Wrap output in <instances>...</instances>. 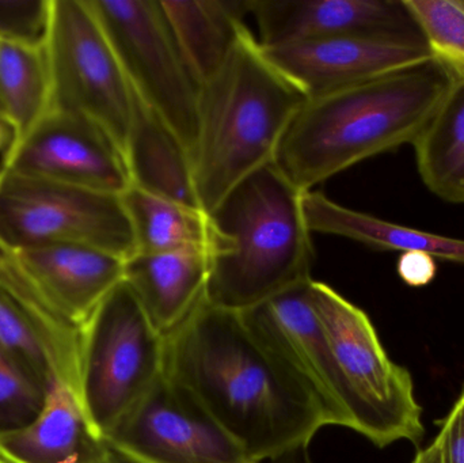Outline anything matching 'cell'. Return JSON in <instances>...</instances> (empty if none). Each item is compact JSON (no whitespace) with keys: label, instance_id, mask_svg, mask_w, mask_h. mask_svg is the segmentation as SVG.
I'll use <instances>...</instances> for the list:
<instances>
[{"label":"cell","instance_id":"1","mask_svg":"<svg viewBox=\"0 0 464 463\" xmlns=\"http://www.w3.org/2000/svg\"><path fill=\"white\" fill-rule=\"evenodd\" d=\"M165 372L258 463L332 426L308 383L248 318L206 298L165 337Z\"/></svg>","mask_w":464,"mask_h":463},{"label":"cell","instance_id":"2","mask_svg":"<svg viewBox=\"0 0 464 463\" xmlns=\"http://www.w3.org/2000/svg\"><path fill=\"white\" fill-rule=\"evenodd\" d=\"M459 75L435 57L364 83L308 98L275 165L300 192L362 160L414 144Z\"/></svg>","mask_w":464,"mask_h":463},{"label":"cell","instance_id":"3","mask_svg":"<svg viewBox=\"0 0 464 463\" xmlns=\"http://www.w3.org/2000/svg\"><path fill=\"white\" fill-rule=\"evenodd\" d=\"M307 101L246 30L222 68L200 86L190 162L204 212L214 214L240 182L275 163Z\"/></svg>","mask_w":464,"mask_h":463},{"label":"cell","instance_id":"4","mask_svg":"<svg viewBox=\"0 0 464 463\" xmlns=\"http://www.w3.org/2000/svg\"><path fill=\"white\" fill-rule=\"evenodd\" d=\"M302 195L273 163L225 198L211 217L232 247L211 261L209 304L247 313L313 280L315 252Z\"/></svg>","mask_w":464,"mask_h":463},{"label":"cell","instance_id":"5","mask_svg":"<svg viewBox=\"0 0 464 463\" xmlns=\"http://www.w3.org/2000/svg\"><path fill=\"white\" fill-rule=\"evenodd\" d=\"M311 299L326 332L343 386L349 429L376 448L425 434L413 378L387 355L370 317L324 283L311 282Z\"/></svg>","mask_w":464,"mask_h":463},{"label":"cell","instance_id":"6","mask_svg":"<svg viewBox=\"0 0 464 463\" xmlns=\"http://www.w3.org/2000/svg\"><path fill=\"white\" fill-rule=\"evenodd\" d=\"M81 402L90 431L103 438L165 372V337L127 283L81 328Z\"/></svg>","mask_w":464,"mask_h":463},{"label":"cell","instance_id":"7","mask_svg":"<svg viewBox=\"0 0 464 463\" xmlns=\"http://www.w3.org/2000/svg\"><path fill=\"white\" fill-rule=\"evenodd\" d=\"M45 48L49 111L90 120L125 155L132 86L87 0H52Z\"/></svg>","mask_w":464,"mask_h":463},{"label":"cell","instance_id":"8","mask_svg":"<svg viewBox=\"0 0 464 463\" xmlns=\"http://www.w3.org/2000/svg\"><path fill=\"white\" fill-rule=\"evenodd\" d=\"M0 242L14 252L72 244L128 260L136 253L121 196L0 169Z\"/></svg>","mask_w":464,"mask_h":463},{"label":"cell","instance_id":"9","mask_svg":"<svg viewBox=\"0 0 464 463\" xmlns=\"http://www.w3.org/2000/svg\"><path fill=\"white\" fill-rule=\"evenodd\" d=\"M87 2L132 89L192 154L200 84L177 45L160 0Z\"/></svg>","mask_w":464,"mask_h":463},{"label":"cell","instance_id":"10","mask_svg":"<svg viewBox=\"0 0 464 463\" xmlns=\"http://www.w3.org/2000/svg\"><path fill=\"white\" fill-rule=\"evenodd\" d=\"M103 442L130 463H258L166 372Z\"/></svg>","mask_w":464,"mask_h":463},{"label":"cell","instance_id":"11","mask_svg":"<svg viewBox=\"0 0 464 463\" xmlns=\"http://www.w3.org/2000/svg\"><path fill=\"white\" fill-rule=\"evenodd\" d=\"M0 347L44 391L56 378L81 397V328L44 296L2 242Z\"/></svg>","mask_w":464,"mask_h":463},{"label":"cell","instance_id":"12","mask_svg":"<svg viewBox=\"0 0 464 463\" xmlns=\"http://www.w3.org/2000/svg\"><path fill=\"white\" fill-rule=\"evenodd\" d=\"M0 169L111 195L130 187L127 159L90 120L49 111L29 135L3 155Z\"/></svg>","mask_w":464,"mask_h":463},{"label":"cell","instance_id":"13","mask_svg":"<svg viewBox=\"0 0 464 463\" xmlns=\"http://www.w3.org/2000/svg\"><path fill=\"white\" fill-rule=\"evenodd\" d=\"M262 51L308 98L364 83L433 57L424 41L397 37L324 38Z\"/></svg>","mask_w":464,"mask_h":463},{"label":"cell","instance_id":"14","mask_svg":"<svg viewBox=\"0 0 464 463\" xmlns=\"http://www.w3.org/2000/svg\"><path fill=\"white\" fill-rule=\"evenodd\" d=\"M248 7L262 48L338 37L424 41L405 2L398 0H250Z\"/></svg>","mask_w":464,"mask_h":463},{"label":"cell","instance_id":"15","mask_svg":"<svg viewBox=\"0 0 464 463\" xmlns=\"http://www.w3.org/2000/svg\"><path fill=\"white\" fill-rule=\"evenodd\" d=\"M311 282L243 314L302 375L326 410L332 426L349 429L343 386L326 332L311 299Z\"/></svg>","mask_w":464,"mask_h":463},{"label":"cell","instance_id":"16","mask_svg":"<svg viewBox=\"0 0 464 463\" xmlns=\"http://www.w3.org/2000/svg\"><path fill=\"white\" fill-rule=\"evenodd\" d=\"M15 253L38 290L78 328L124 282L125 260L95 247L60 244Z\"/></svg>","mask_w":464,"mask_h":463},{"label":"cell","instance_id":"17","mask_svg":"<svg viewBox=\"0 0 464 463\" xmlns=\"http://www.w3.org/2000/svg\"><path fill=\"white\" fill-rule=\"evenodd\" d=\"M211 261L196 253H135L125 260L124 282L160 336L173 333L206 298Z\"/></svg>","mask_w":464,"mask_h":463},{"label":"cell","instance_id":"18","mask_svg":"<svg viewBox=\"0 0 464 463\" xmlns=\"http://www.w3.org/2000/svg\"><path fill=\"white\" fill-rule=\"evenodd\" d=\"M103 445L90 431L75 391L53 378L40 413L24 427L0 434V457L10 463H60L73 456L82 461Z\"/></svg>","mask_w":464,"mask_h":463},{"label":"cell","instance_id":"19","mask_svg":"<svg viewBox=\"0 0 464 463\" xmlns=\"http://www.w3.org/2000/svg\"><path fill=\"white\" fill-rule=\"evenodd\" d=\"M132 92V121L125 159L133 187L201 209L189 152L162 117L135 90Z\"/></svg>","mask_w":464,"mask_h":463},{"label":"cell","instance_id":"20","mask_svg":"<svg viewBox=\"0 0 464 463\" xmlns=\"http://www.w3.org/2000/svg\"><path fill=\"white\" fill-rule=\"evenodd\" d=\"M132 226L136 253H196L219 257L230 252L231 239L201 209L130 187L121 195Z\"/></svg>","mask_w":464,"mask_h":463},{"label":"cell","instance_id":"21","mask_svg":"<svg viewBox=\"0 0 464 463\" xmlns=\"http://www.w3.org/2000/svg\"><path fill=\"white\" fill-rule=\"evenodd\" d=\"M250 0H160L177 45L198 84L212 78L248 29Z\"/></svg>","mask_w":464,"mask_h":463},{"label":"cell","instance_id":"22","mask_svg":"<svg viewBox=\"0 0 464 463\" xmlns=\"http://www.w3.org/2000/svg\"><path fill=\"white\" fill-rule=\"evenodd\" d=\"M302 208L311 233L343 236L383 252H425L436 260L464 265V239L416 230L353 211L319 190L303 193Z\"/></svg>","mask_w":464,"mask_h":463},{"label":"cell","instance_id":"23","mask_svg":"<svg viewBox=\"0 0 464 463\" xmlns=\"http://www.w3.org/2000/svg\"><path fill=\"white\" fill-rule=\"evenodd\" d=\"M417 168L430 192L464 204V75H459L414 141Z\"/></svg>","mask_w":464,"mask_h":463},{"label":"cell","instance_id":"24","mask_svg":"<svg viewBox=\"0 0 464 463\" xmlns=\"http://www.w3.org/2000/svg\"><path fill=\"white\" fill-rule=\"evenodd\" d=\"M49 100L51 75L45 43L24 45L0 41V116L15 132L13 147L48 113Z\"/></svg>","mask_w":464,"mask_h":463},{"label":"cell","instance_id":"25","mask_svg":"<svg viewBox=\"0 0 464 463\" xmlns=\"http://www.w3.org/2000/svg\"><path fill=\"white\" fill-rule=\"evenodd\" d=\"M430 53L464 75V7L460 0H403Z\"/></svg>","mask_w":464,"mask_h":463},{"label":"cell","instance_id":"26","mask_svg":"<svg viewBox=\"0 0 464 463\" xmlns=\"http://www.w3.org/2000/svg\"><path fill=\"white\" fill-rule=\"evenodd\" d=\"M45 391L0 347V434L30 423L43 408Z\"/></svg>","mask_w":464,"mask_h":463},{"label":"cell","instance_id":"27","mask_svg":"<svg viewBox=\"0 0 464 463\" xmlns=\"http://www.w3.org/2000/svg\"><path fill=\"white\" fill-rule=\"evenodd\" d=\"M52 0H0V41L44 45Z\"/></svg>","mask_w":464,"mask_h":463},{"label":"cell","instance_id":"28","mask_svg":"<svg viewBox=\"0 0 464 463\" xmlns=\"http://www.w3.org/2000/svg\"><path fill=\"white\" fill-rule=\"evenodd\" d=\"M438 434L443 463H464V388Z\"/></svg>","mask_w":464,"mask_h":463},{"label":"cell","instance_id":"29","mask_svg":"<svg viewBox=\"0 0 464 463\" xmlns=\"http://www.w3.org/2000/svg\"><path fill=\"white\" fill-rule=\"evenodd\" d=\"M398 275L411 287H424L436 277V258L425 252H405L398 261Z\"/></svg>","mask_w":464,"mask_h":463},{"label":"cell","instance_id":"30","mask_svg":"<svg viewBox=\"0 0 464 463\" xmlns=\"http://www.w3.org/2000/svg\"><path fill=\"white\" fill-rule=\"evenodd\" d=\"M266 463H313L310 454V445H300L289 449L278 456L265 461Z\"/></svg>","mask_w":464,"mask_h":463},{"label":"cell","instance_id":"31","mask_svg":"<svg viewBox=\"0 0 464 463\" xmlns=\"http://www.w3.org/2000/svg\"><path fill=\"white\" fill-rule=\"evenodd\" d=\"M413 463H443L440 442H439L438 438H435V440L430 446L417 453Z\"/></svg>","mask_w":464,"mask_h":463},{"label":"cell","instance_id":"32","mask_svg":"<svg viewBox=\"0 0 464 463\" xmlns=\"http://www.w3.org/2000/svg\"><path fill=\"white\" fill-rule=\"evenodd\" d=\"M81 463H130L127 459L122 458L119 454L114 453L113 450L103 446L100 451L92 454V456L87 457V458L82 459Z\"/></svg>","mask_w":464,"mask_h":463},{"label":"cell","instance_id":"33","mask_svg":"<svg viewBox=\"0 0 464 463\" xmlns=\"http://www.w3.org/2000/svg\"><path fill=\"white\" fill-rule=\"evenodd\" d=\"M14 140H15V132L13 127L5 117L0 116V152H3V155L13 147Z\"/></svg>","mask_w":464,"mask_h":463},{"label":"cell","instance_id":"34","mask_svg":"<svg viewBox=\"0 0 464 463\" xmlns=\"http://www.w3.org/2000/svg\"><path fill=\"white\" fill-rule=\"evenodd\" d=\"M60 463H81V457H79V456L70 457V458L65 459V461H63Z\"/></svg>","mask_w":464,"mask_h":463},{"label":"cell","instance_id":"35","mask_svg":"<svg viewBox=\"0 0 464 463\" xmlns=\"http://www.w3.org/2000/svg\"><path fill=\"white\" fill-rule=\"evenodd\" d=\"M0 463H10V462L5 461V459H3L2 457H0Z\"/></svg>","mask_w":464,"mask_h":463},{"label":"cell","instance_id":"36","mask_svg":"<svg viewBox=\"0 0 464 463\" xmlns=\"http://www.w3.org/2000/svg\"><path fill=\"white\" fill-rule=\"evenodd\" d=\"M460 3H462L463 7H464V0H460Z\"/></svg>","mask_w":464,"mask_h":463}]
</instances>
